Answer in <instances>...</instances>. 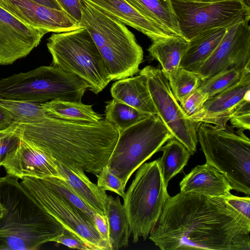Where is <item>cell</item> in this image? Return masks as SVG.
<instances>
[{
  "label": "cell",
  "instance_id": "obj_27",
  "mask_svg": "<svg viewBox=\"0 0 250 250\" xmlns=\"http://www.w3.org/2000/svg\"><path fill=\"white\" fill-rule=\"evenodd\" d=\"M167 142L161 147L163 154L157 160L164 182L167 186L169 181L187 165L191 154L182 143L174 137Z\"/></svg>",
  "mask_w": 250,
  "mask_h": 250
},
{
  "label": "cell",
  "instance_id": "obj_20",
  "mask_svg": "<svg viewBox=\"0 0 250 250\" xmlns=\"http://www.w3.org/2000/svg\"><path fill=\"white\" fill-rule=\"evenodd\" d=\"M54 161L60 174L74 190L96 213L105 215L108 197L105 190L92 183L83 169L64 165L54 159Z\"/></svg>",
  "mask_w": 250,
  "mask_h": 250
},
{
  "label": "cell",
  "instance_id": "obj_16",
  "mask_svg": "<svg viewBox=\"0 0 250 250\" xmlns=\"http://www.w3.org/2000/svg\"><path fill=\"white\" fill-rule=\"evenodd\" d=\"M250 74L239 83L208 99L202 108L189 117L199 123L212 124L225 128L230 118L237 108L246 100H249Z\"/></svg>",
  "mask_w": 250,
  "mask_h": 250
},
{
  "label": "cell",
  "instance_id": "obj_11",
  "mask_svg": "<svg viewBox=\"0 0 250 250\" xmlns=\"http://www.w3.org/2000/svg\"><path fill=\"white\" fill-rule=\"evenodd\" d=\"M20 183L64 229L79 237L91 250H110L94 224L74 205L48 187L41 178L24 177Z\"/></svg>",
  "mask_w": 250,
  "mask_h": 250
},
{
  "label": "cell",
  "instance_id": "obj_37",
  "mask_svg": "<svg viewBox=\"0 0 250 250\" xmlns=\"http://www.w3.org/2000/svg\"><path fill=\"white\" fill-rule=\"evenodd\" d=\"M228 204L243 217L250 220V198L238 197L232 194L224 197Z\"/></svg>",
  "mask_w": 250,
  "mask_h": 250
},
{
  "label": "cell",
  "instance_id": "obj_31",
  "mask_svg": "<svg viewBox=\"0 0 250 250\" xmlns=\"http://www.w3.org/2000/svg\"><path fill=\"white\" fill-rule=\"evenodd\" d=\"M40 178L48 187L69 201L94 224L96 212L74 190L63 178L50 176Z\"/></svg>",
  "mask_w": 250,
  "mask_h": 250
},
{
  "label": "cell",
  "instance_id": "obj_15",
  "mask_svg": "<svg viewBox=\"0 0 250 250\" xmlns=\"http://www.w3.org/2000/svg\"><path fill=\"white\" fill-rule=\"evenodd\" d=\"M0 6L26 24L47 33H62L81 27L63 10L31 0H0Z\"/></svg>",
  "mask_w": 250,
  "mask_h": 250
},
{
  "label": "cell",
  "instance_id": "obj_39",
  "mask_svg": "<svg viewBox=\"0 0 250 250\" xmlns=\"http://www.w3.org/2000/svg\"><path fill=\"white\" fill-rule=\"evenodd\" d=\"M62 9L78 24L82 17L81 0H55Z\"/></svg>",
  "mask_w": 250,
  "mask_h": 250
},
{
  "label": "cell",
  "instance_id": "obj_29",
  "mask_svg": "<svg viewBox=\"0 0 250 250\" xmlns=\"http://www.w3.org/2000/svg\"><path fill=\"white\" fill-rule=\"evenodd\" d=\"M104 111L105 119L114 125L118 132L151 115L138 111L115 99L107 102Z\"/></svg>",
  "mask_w": 250,
  "mask_h": 250
},
{
  "label": "cell",
  "instance_id": "obj_6",
  "mask_svg": "<svg viewBox=\"0 0 250 250\" xmlns=\"http://www.w3.org/2000/svg\"><path fill=\"white\" fill-rule=\"evenodd\" d=\"M87 83L54 65L42 66L0 80V99L42 104L54 100L82 102Z\"/></svg>",
  "mask_w": 250,
  "mask_h": 250
},
{
  "label": "cell",
  "instance_id": "obj_46",
  "mask_svg": "<svg viewBox=\"0 0 250 250\" xmlns=\"http://www.w3.org/2000/svg\"></svg>",
  "mask_w": 250,
  "mask_h": 250
},
{
  "label": "cell",
  "instance_id": "obj_43",
  "mask_svg": "<svg viewBox=\"0 0 250 250\" xmlns=\"http://www.w3.org/2000/svg\"><path fill=\"white\" fill-rule=\"evenodd\" d=\"M17 124H15L11 127L4 130L0 131V139L4 137L5 136L8 135V134L12 132L17 128Z\"/></svg>",
  "mask_w": 250,
  "mask_h": 250
},
{
  "label": "cell",
  "instance_id": "obj_42",
  "mask_svg": "<svg viewBox=\"0 0 250 250\" xmlns=\"http://www.w3.org/2000/svg\"><path fill=\"white\" fill-rule=\"evenodd\" d=\"M35 2L40 3L44 6L58 9L62 10L59 4L55 0H31Z\"/></svg>",
  "mask_w": 250,
  "mask_h": 250
},
{
  "label": "cell",
  "instance_id": "obj_18",
  "mask_svg": "<svg viewBox=\"0 0 250 250\" xmlns=\"http://www.w3.org/2000/svg\"><path fill=\"white\" fill-rule=\"evenodd\" d=\"M103 12L147 36L153 42L172 35L160 24L149 19L125 0H88Z\"/></svg>",
  "mask_w": 250,
  "mask_h": 250
},
{
  "label": "cell",
  "instance_id": "obj_40",
  "mask_svg": "<svg viewBox=\"0 0 250 250\" xmlns=\"http://www.w3.org/2000/svg\"><path fill=\"white\" fill-rule=\"evenodd\" d=\"M94 224L101 237L108 244L111 250L109 239L108 225L106 215H103L96 213L94 218Z\"/></svg>",
  "mask_w": 250,
  "mask_h": 250
},
{
  "label": "cell",
  "instance_id": "obj_22",
  "mask_svg": "<svg viewBox=\"0 0 250 250\" xmlns=\"http://www.w3.org/2000/svg\"><path fill=\"white\" fill-rule=\"evenodd\" d=\"M227 31L224 27L214 28L200 32L188 42L180 67L196 73L216 49Z\"/></svg>",
  "mask_w": 250,
  "mask_h": 250
},
{
  "label": "cell",
  "instance_id": "obj_3",
  "mask_svg": "<svg viewBox=\"0 0 250 250\" xmlns=\"http://www.w3.org/2000/svg\"><path fill=\"white\" fill-rule=\"evenodd\" d=\"M0 177V197L5 212L0 218V250H34L62 234V226L19 181Z\"/></svg>",
  "mask_w": 250,
  "mask_h": 250
},
{
  "label": "cell",
  "instance_id": "obj_8",
  "mask_svg": "<svg viewBox=\"0 0 250 250\" xmlns=\"http://www.w3.org/2000/svg\"><path fill=\"white\" fill-rule=\"evenodd\" d=\"M158 160L144 163L125 192L124 207L133 242L146 240L157 224L169 194Z\"/></svg>",
  "mask_w": 250,
  "mask_h": 250
},
{
  "label": "cell",
  "instance_id": "obj_1",
  "mask_svg": "<svg viewBox=\"0 0 250 250\" xmlns=\"http://www.w3.org/2000/svg\"><path fill=\"white\" fill-rule=\"evenodd\" d=\"M250 220L223 197L169 196L148 238L162 250H250Z\"/></svg>",
  "mask_w": 250,
  "mask_h": 250
},
{
  "label": "cell",
  "instance_id": "obj_45",
  "mask_svg": "<svg viewBox=\"0 0 250 250\" xmlns=\"http://www.w3.org/2000/svg\"><path fill=\"white\" fill-rule=\"evenodd\" d=\"M198 0L200 1H203V2H213V1H220V0Z\"/></svg>",
  "mask_w": 250,
  "mask_h": 250
},
{
  "label": "cell",
  "instance_id": "obj_44",
  "mask_svg": "<svg viewBox=\"0 0 250 250\" xmlns=\"http://www.w3.org/2000/svg\"><path fill=\"white\" fill-rule=\"evenodd\" d=\"M5 208L3 206L1 201H0V218H1L5 212Z\"/></svg>",
  "mask_w": 250,
  "mask_h": 250
},
{
  "label": "cell",
  "instance_id": "obj_41",
  "mask_svg": "<svg viewBox=\"0 0 250 250\" xmlns=\"http://www.w3.org/2000/svg\"><path fill=\"white\" fill-rule=\"evenodd\" d=\"M15 124L10 111L0 104V131L7 129Z\"/></svg>",
  "mask_w": 250,
  "mask_h": 250
},
{
  "label": "cell",
  "instance_id": "obj_17",
  "mask_svg": "<svg viewBox=\"0 0 250 250\" xmlns=\"http://www.w3.org/2000/svg\"><path fill=\"white\" fill-rule=\"evenodd\" d=\"M1 166L7 174L20 179L27 176L62 177L54 159L22 139L17 147L7 155Z\"/></svg>",
  "mask_w": 250,
  "mask_h": 250
},
{
  "label": "cell",
  "instance_id": "obj_5",
  "mask_svg": "<svg viewBox=\"0 0 250 250\" xmlns=\"http://www.w3.org/2000/svg\"><path fill=\"white\" fill-rule=\"evenodd\" d=\"M197 133L206 163L226 177L232 189L250 196V140L244 131L202 123Z\"/></svg>",
  "mask_w": 250,
  "mask_h": 250
},
{
  "label": "cell",
  "instance_id": "obj_25",
  "mask_svg": "<svg viewBox=\"0 0 250 250\" xmlns=\"http://www.w3.org/2000/svg\"><path fill=\"white\" fill-rule=\"evenodd\" d=\"M106 216L111 250L127 247L131 233L125 209L119 195L116 198L108 196Z\"/></svg>",
  "mask_w": 250,
  "mask_h": 250
},
{
  "label": "cell",
  "instance_id": "obj_4",
  "mask_svg": "<svg viewBox=\"0 0 250 250\" xmlns=\"http://www.w3.org/2000/svg\"><path fill=\"white\" fill-rule=\"evenodd\" d=\"M79 25L88 31L100 51L111 81L139 71L143 50L124 24L103 12L88 0H81Z\"/></svg>",
  "mask_w": 250,
  "mask_h": 250
},
{
  "label": "cell",
  "instance_id": "obj_19",
  "mask_svg": "<svg viewBox=\"0 0 250 250\" xmlns=\"http://www.w3.org/2000/svg\"><path fill=\"white\" fill-rule=\"evenodd\" d=\"M180 192L212 197H226L232 190L229 181L217 169L206 163L198 165L180 183Z\"/></svg>",
  "mask_w": 250,
  "mask_h": 250
},
{
  "label": "cell",
  "instance_id": "obj_7",
  "mask_svg": "<svg viewBox=\"0 0 250 250\" xmlns=\"http://www.w3.org/2000/svg\"><path fill=\"white\" fill-rule=\"evenodd\" d=\"M46 45L52 65L78 76L94 94L101 92L111 81L104 60L85 28L53 34Z\"/></svg>",
  "mask_w": 250,
  "mask_h": 250
},
{
  "label": "cell",
  "instance_id": "obj_38",
  "mask_svg": "<svg viewBox=\"0 0 250 250\" xmlns=\"http://www.w3.org/2000/svg\"><path fill=\"white\" fill-rule=\"evenodd\" d=\"M52 242L62 244L72 249L91 250L90 248L79 237L65 229H64L62 234L55 238Z\"/></svg>",
  "mask_w": 250,
  "mask_h": 250
},
{
  "label": "cell",
  "instance_id": "obj_30",
  "mask_svg": "<svg viewBox=\"0 0 250 250\" xmlns=\"http://www.w3.org/2000/svg\"><path fill=\"white\" fill-rule=\"evenodd\" d=\"M0 104L10 111L16 124L36 122L48 115L38 103L0 99Z\"/></svg>",
  "mask_w": 250,
  "mask_h": 250
},
{
  "label": "cell",
  "instance_id": "obj_14",
  "mask_svg": "<svg viewBox=\"0 0 250 250\" xmlns=\"http://www.w3.org/2000/svg\"><path fill=\"white\" fill-rule=\"evenodd\" d=\"M46 33L26 24L0 6V64H11L26 57Z\"/></svg>",
  "mask_w": 250,
  "mask_h": 250
},
{
  "label": "cell",
  "instance_id": "obj_9",
  "mask_svg": "<svg viewBox=\"0 0 250 250\" xmlns=\"http://www.w3.org/2000/svg\"><path fill=\"white\" fill-rule=\"evenodd\" d=\"M173 137L157 115L146 118L119 132L117 141L106 165L126 185L145 162L160 151Z\"/></svg>",
  "mask_w": 250,
  "mask_h": 250
},
{
  "label": "cell",
  "instance_id": "obj_24",
  "mask_svg": "<svg viewBox=\"0 0 250 250\" xmlns=\"http://www.w3.org/2000/svg\"><path fill=\"white\" fill-rule=\"evenodd\" d=\"M143 15L166 28L172 35L184 38L180 32L171 0H125Z\"/></svg>",
  "mask_w": 250,
  "mask_h": 250
},
{
  "label": "cell",
  "instance_id": "obj_10",
  "mask_svg": "<svg viewBox=\"0 0 250 250\" xmlns=\"http://www.w3.org/2000/svg\"><path fill=\"white\" fill-rule=\"evenodd\" d=\"M171 0L181 34L188 42L204 31L250 20V7L244 0Z\"/></svg>",
  "mask_w": 250,
  "mask_h": 250
},
{
  "label": "cell",
  "instance_id": "obj_35",
  "mask_svg": "<svg viewBox=\"0 0 250 250\" xmlns=\"http://www.w3.org/2000/svg\"><path fill=\"white\" fill-rule=\"evenodd\" d=\"M208 98L206 93L198 88L180 104L190 117L199 111Z\"/></svg>",
  "mask_w": 250,
  "mask_h": 250
},
{
  "label": "cell",
  "instance_id": "obj_28",
  "mask_svg": "<svg viewBox=\"0 0 250 250\" xmlns=\"http://www.w3.org/2000/svg\"><path fill=\"white\" fill-rule=\"evenodd\" d=\"M249 74L250 67H227L202 81L198 88L209 98L237 83Z\"/></svg>",
  "mask_w": 250,
  "mask_h": 250
},
{
  "label": "cell",
  "instance_id": "obj_21",
  "mask_svg": "<svg viewBox=\"0 0 250 250\" xmlns=\"http://www.w3.org/2000/svg\"><path fill=\"white\" fill-rule=\"evenodd\" d=\"M113 99L120 101L141 112L157 115L146 79L139 74L115 82L110 89Z\"/></svg>",
  "mask_w": 250,
  "mask_h": 250
},
{
  "label": "cell",
  "instance_id": "obj_32",
  "mask_svg": "<svg viewBox=\"0 0 250 250\" xmlns=\"http://www.w3.org/2000/svg\"><path fill=\"white\" fill-rule=\"evenodd\" d=\"M167 78L179 104L197 90L202 81L197 73L180 67L175 74Z\"/></svg>",
  "mask_w": 250,
  "mask_h": 250
},
{
  "label": "cell",
  "instance_id": "obj_34",
  "mask_svg": "<svg viewBox=\"0 0 250 250\" xmlns=\"http://www.w3.org/2000/svg\"><path fill=\"white\" fill-rule=\"evenodd\" d=\"M232 126L243 131L250 129V100L245 101L229 120Z\"/></svg>",
  "mask_w": 250,
  "mask_h": 250
},
{
  "label": "cell",
  "instance_id": "obj_2",
  "mask_svg": "<svg viewBox=\"0 0 250 250\" xmlns=\"http://www.w3.org/2000/svg\"><path fill=\"white\" fill-rule=\"evenodd\" d=\"M17 125L22 140L62 164L96 176L107 165L119 136L105 119L85 123L48 114L36 122Z\"/></svg>",
  "mask_w": 250,
  "mask_h": 250
},
{
  "label": "cell",
  "instance_id": "obj_26",
  "mask_svg": "<svg viewBox=\"0 0 250 250\" xmlns=\"http://www.w3.org/2000/svg\"><path fill=\"white\" fill-rule=\"evenodd\" d=\"M40 104L49 115L57 118L85 123H96L103 119L91 105L82 102L54 100Z\"/></svg>",
  "mask_w": 250,
  "mask_h": 250
},
{
  "label": "cell",
  "instance_id": "obj_12",
  "mask_svg": "<svg viewBox=\"0 0 250 250\" xmlns=\"http://www.w3.org/2000/svg\"><path fill=\"white\" fill-rule=\"evenodd\" d=\"M157 115L172 136L182 143L191 155L196 152L197 129L201 123L192 121L185 113L172 92L161 69L151 65L143 68Z\"/></svg>",
  "mask_w": 250,
  "mask_h": 250
},
{
  "label": "cell",
  "instance_id": "obj_13",
  "mask_svg": "<svg viewBox=\"0 0 250 250\" xmlns=\"http://www.w3.org/2000/svg\"><path fill=\"white\" fill-rule=\"evenodd\" d=\"M250 20L227 28L222 40L196 73L201 81L229 67H250Z\"/></svg>",
  "mask_w": 250,
  "mask_h": 250
},
{
  "label": "cell",
  "instance_id": "obj_33",
  "mask_svg": "<svg viewBox=\"0 0 250 250\" xmlns=\"http://www.w3.org/2000/svg\"><path fill=\"white\" fill-rule=\"evenodd\" d=\"M96 176L97 185L99 188L104 190L115 192L123 198L126 185L121 179L111 172L106 166L102 168Z\"/></svg>",
  "mask_w": 250,
  "mask_h": 250
},
{
  "label": "cell",
  "instance_id": "obj_23",
  "mask_svg": "<svg viewBox=\"0 0 250 250\" xmlns=\"http://www.w3.org/2000/svg\"><path fill=\"white\" fill-rule=\"evenodd\" d=\"M188 43L185 38L171 37L152 42L148 51L151 57L159 62L163 72L167 78L180 68Z\"/></svg>",
  "mask_w": 250,
  "mask_h": 250
},
{
  "label": "cell",
  "instance_id": "obj_36",
  "mask_svg": "<svg viewBox=\"0 0 250 250\" xmlns=\"http://www.w3.org/2000/svg\"><path fill=\"white\" fill-rule=\"evenodd\" d=\"M12 132L0 139V167L7 155L15 150L21 141V136L18 125Z\"/></svg>",
  "mask_w": 250,
  "mask_h": 250
}]
</instances>
